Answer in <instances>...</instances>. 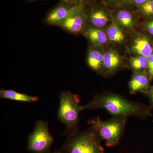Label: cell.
Returning a JSON list of instances; mask_svg holds the SVG:
<instances>
[{"instance_id": "26", "label": "cell", "mask_w": 153, "mask_h": 153, "mask_svg": "<svg viewBox=\"0 0 153 153\" xmlns=\"http://www.w3.org/2000/svg\"><path fill=\"white\" fill-rule=\"evenodd\" d=\"M28 1H37V0H28Z\"/></svg>"}, {"instance_id": "20", "label": "cell", "mask_w": 153, "mask_h": 153, "mask_svg": "<svg viewBox=\"0 0 153 153\" xmlns=\"http://www.w3.org/2000/svg\"><path fill=\"white\" fill-rule=\"evenodd\" d=\"M69 2L77 7L85 8L86 6L94 1V0H67Z\"/></svg>"}, {"instance_id": "18", "label": "cell", "mask_w": 153, "mask_h": 153, "mask_svg": "<svg viewBox=\"0 0 153 153\" xmlns=\"http://www.w3.org/2000/svg\"><path fill=\"white\" fill-rule=\"evenodd\" d=\"M137 11L143 16H153V0H148L142 5L137 7Z\"/></svg>"}, {"instance_id": "11", "label": "cell", "mask_w": 153, "mask_h": 153, "mask_svg": "<svg viewBox=\"0 0 153 153\" xmlns=\"http://www.w3.org/2000/svg\"><path fill=\"white\" fill-rule=\"evenodd\" d=\"M113 21L123 30L130 31L133 29L136 19L133 13L127 9L120 8L112 13Z\"/></svg>"}, {"instance_id": "24", "label": "cell", "mask_w": 153, "mask_h": 153, "mask_svg": "<svg viewBox=\"0 0 153 153\" xmlns=\"http://www.w3.org/2000/svg\"><path fill=\"white\" fill-rule=\"evenodd\" d=\"M146 93L150 102L151 106L153 107V86L150 87Z\"/></svg>"}, {"instance_id": "27", "label": "cell", "mask_w": 153, "mask_h": 153, "mask_svg": "<svg viewBox=\"0 0 153 153\" xmlns=\"http://www.w3.org/2000/svg\"><path fill=\"white\" fill-rule=\"evenodd\" d=\"M152 76H153V75H152Z\"/></svg>"}, {"instance_id": "7", "label": "cell", "mask_w": 153, "mask_h": 153, "mask_svg": "<svg viewBox=\"0 0 153 153\" xmlns=\"http://www.w3.org/2000/svg\"><path fill=\"white\" fill-rule=\"evenodd\" d=\"M87 26L85 9L77 7L59 27L68 33L77 34L84 33Z\"/></svg>"}, {"instance_id": "16", "label": "cell", "mask_w": 153, "mask_h": 153, "mask_svg": "<svg viewBox=\"0 0 153 153\" xmlns=\"http://www.w3.org/2000/svg\"><path fill=\"white\" fill-rule=\"evenodd\" d=\"M123 30L113 21L108 26L106 30L108 41L114 44L123 43L125 41L126 37Z\"/></svg>"}, {"instance_id": "17", "label": "cell", "mask_w": 153, "mask_h": 153, "mask_svg": "<svg viewBox=\"0 0 153 153\" xmlns=\"http://www.w3.org/2000/svg\"><path fill=\"white\" fill-rule=\"evenodd\" d=\"M130 66L134 72H143L148 68L147 58L136 55L130 60Z\"/></svg>"}, {"instance_id": "3", "label": "cell", "mask_w": 153, "mask_h": 153, "mask_svg": "<svg viewBox=\"0 0 153 153\" xmlns=\"http://www.w3.org/2000/svg\"><path fill=\"white\" fill-rule=\"evenodd\" d=\"M127 119L113 117L109 120L103 121L98 116L88 121V124L101 141L105 142L107 146L112 147L120 142L124 132Z\"/></svg>"}, {"instance_id": "10", "label": "cell", "mask_w": 153, "mask_h": 153, "mask_svg": "<svg viewBox=\"0 0 153 153\" xmlns=\"http://www.w3.org/2000/svg\"><path fill=\"white\" fill-rule=\"evenodd\" d=\"M103 57L102 74L111 75L123 67V58L116 50L113 49L108 50L103 53Z\"/></svg>"}, {"instance_id": "4", "label": "cell", "mask_w": 153, "mask_h": 153, "mask_svg": "<svg viewBox=\"0 0 153 153\" xmlns=\"http://www.w3.org/2000/svg\"><path fill=\"white\" fill-rule=\"evenodd\" d=\"M79 102L80 97L78 95L68 91L60 94L57 117L66 126V129L63 134L68 135L79 131V114L82 110Z\"/></svg>"}, {"instance_id": "25", "label": "cell", "mask_w": 153, "mask_h": 153, "mask_svg": "<svg viewBox=\"0 0 153 153\" xmlns=\"http://www.w3.org/2000/svg\"><path fill=\"white\" fill-rule=\"evenodd\" d=\"M47 153H60V150H56L54 151L53 152H50Z\"/></svg>"}, {"instance_id": "23", "label": "cell", "mask_w": 153, "mask_h": 153, "mask_svg": "<svg viewBox=\"0 0 153 153\" xmlns=\"http://www.w3.org/2000/svg\"><path fill=\"white\" fill-rule=\"evenodd\" d=\"M145 27L148 33L153 36V20L147 22Z\"/></svg>"}, {"instance_id": "5", "label": "cell", "mask_w": 153, "mask_h": 153, "mask_svg": "<svg viewBox=\"0 0 153 153\" xmlns=\"http://www.w3.org/2000/svg\"><path fill=\"white\" fill-rule=\"evenodd\" d=\"M54 141L49 131L47 122L38 120L35 124L34 130L28 138L27 150L32 153H47Z\"/></svg>"}, {"instance_id": "8", "label": "cell", "mask_w": 153, "mask_h": 153, "mask_svg": "<svg viewBox=\"0 0 153 153\" xmlns=\"http://www.w3.org/2000/svg\"><path fill=\"white\" fill-rule=\"evenodd\" d=\"M76 7L67 0H60L47 14L44 22L47 25L59 27Z\"/></svg>"}, {"instance_id": "2", "label": "cell", "mask_w": 153, "mask_h": 153, "mask_svg": "<svg viewBox=\"0 0 153 153\" xmlns=\"http://www.w3.org/2000/svg\"><path fill=\"white\" fill-rule=\"evenodd\" d=\"M101 141L92 128L67 135L60 153H105Z\"/></svg>"}, {"instance_id": "1", "label": "cell", "mask_w": 153, "mask_h": 153, "mask_svg": "<svg viewBox=\"0 0 153 153\" xmlns=\"http://www.w3.org/2000/svg\"><path fill=\"white\" fill-rule=\"evenodd\" d=\"M101 108L106 110L113 117L133 116L145 119L152 116L151 107L132 101L111 92L97 94L87 104L82 105V110Z\"/></svg>"}, {"instance_id": "13", "label": "cell", "mask_w": 153, "mask_h": 153, "mask_svg": "<svg viewBox=\"0 0 153 153\" xmlns=\"http://www.w3.org/2000/svg\"><path fill=\"white\" fill-rule=\"evenodd\" d=\"M83 34L93 46L95 47H102L108 41L106 31L101 28L94 27L88 25Z\"/></svg>"}, {"instance_id": "22", "label": "cell", "mask_w": 153, "mask_h": 153, "mask_svg": "<svg viewBox=\"0 0 153 153\" xmlns=\"http://www.w3.org/2000/svg\"><path fill=\"white\" fill-rule=\"evenodd\" d=\"M148 0H128V5H132L138 7L144 4Z\"/></svg>"}, {"instance_id": "9", "label": "cell", "mask_w": 153, "mask_h": 153, "mask_svg": "<svg viewBox=\"0 0 153 153\" xmlns=\"http://www.w3.org/2000/svg\"><path fill=\"white\" fill-rule=\"evenodd\" d=\"M130 52L136 55L148 58L153 53V49L149 39L144 34L136 33L132 36L130 46Z\"/></svg>"}, {"instance_id": "21", "label": "cell", "mask_w": 153, "mask_h": 153, "mask_svg": "<svg viewBox=\"0 0 153 153\" xmlns=\"http://www.w3.org/2000/svg\"><path fill=\"white\" fill-rule=\"evenodd\" d=\"M148 69L149 73L152 76L153 74V53L147 58Z\"/></svg>"}, {"instance_id": "6", "label": "cell", "mask_w": 153, "mask_h": 153, "mask_svg": "<svg viewBox=\"0 0 153 153\" xmlns=\"http://www.w3.org/2000/svg\"><path fill=\"white\" fill-rule=\"evenodd\" d=\"M84 9L87 16L88 25L89 26L102 29L113 22L112 13L104 2L94 1Z\"/></svg>"}, {"instance_id": "14", "label": "cell", "mask_w": 153, "mask_h": 153, "mask_svg": "<svg viewBox=\"0 0 153 153\" xmlns=\"http://www.w3.org/2000/svg\"><path fill=\"white\" fill-rule=\"evenodd\" d=\"M103 53L98 47H90L88 51L86 62L87 65L94 71L102 74L103 70Z\"/></svg>"}, {"instance_id": "12", "label": "cell", "mask_w": 153, "mask_h": 153, "mask_svg": "<svg viewBox=\"0 0 153 153\" xmlns=\"http://www.w3.org/2000/svg\"><path fill=\"white\" fill-rule=\"evenodd\" d=\"M150 79L147 73L134 72L128 83L129 89L131 94L137 92H146L149 88Z\"/></svg>"}, {"instance_id": "19", "label": "cell", "mask_w": 153, "mask_h": 153, "mask_svg": "<svg viewBox=\"0 0 153 153\" xmlns=\"http://www.w3.org/2000/svg\"><path fill=\"white\" fill-rule=\"evenodd\" d=\"M105 4L112 7H120L128 5V0H102Z\"/></svg>"}, {"instance_id": "15", "label": "cell", "mask_w": 153, "mask_h": 153, "mask_svg": "<svg viewBox=\"0 0 153 153\" xmlns=\"http://www.w3.org/2000/svg\"><path fill=\"white\" fill-rule=\"evenodd\" d=\"M0 97L1 98L28 103L36 102L39 100L38 97L36 96H31L20 93L11 89H1L0 90Z\"/></svg>"}]
</instances>
